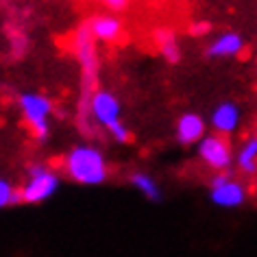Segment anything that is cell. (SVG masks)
Segmentation results:
<instances>
[{
  "instance_id": "12",
  "label": "cell",
  "mask_w": 257,
  "mask_h": 257,
  "mask_svg": "<svg viewBox=\"0 0 257 257\" xmlns=\"http://www.w3.org/2000/svg\"><path fill=\"white\" fill-rule=\"evenodd\" d=\"M128 181H131V185L146 198V201H153V203L162 201V188H159L157 179L153 175H149V172H142V170L133 172Z\"/></svg>"
},
{
  "instance_id": "15",
  "label": "cell",
  "mask_w": 257,
  "mask_h": 257,
  "mask_svg": "<svg viewBox=\"0 0 257 257\" xmlns=\"http://www.w3.org/2000/svg\"><path fill=\"white\" fill-rule=\"evenodd\" d=\"M157 44L168 55V59H177V40L172 33H157Z\"/></svg>"
},
{
  "instance_id": "17",
  "label": "cell",
  "mask_w": 257,
  "mask_h": 257,
  "mask_svg": "<svg viewBox=\"0 0 257 257\" xmlns=\"http://www.w3.org/2000/svg\"><path fill=\"white\" fill-rule=\"evenodd\" d=\"M133 0H100V5L109 11H113V14H120V11H124L128 5H131Z\"/></svg>"
},
{
  "instance_id": "2",
  "label": "cell",
  "mask_w": 257,
  "mask_h": 257,
  "mask_svg": "<svg viewBox=\"0 0 257 257\" xmlns=\"http://www.w3.org/2000/svg\"><path fill=\"white\" fill-rule=\"evenodd\" d=\"M22 120L29 126L31 138L46 142L50 138V118H53V100L42 92H22L18 96Z\"/></svg>"
},
{
  "instance_id": "18",
  "label": "cell",
  "mask_w": 257,
  "mask_h": 257,
  "mask_svg": "<svg viewBox=\"0 0 257 257\" xmlns=\"http://www.w3.org/2000/svg\"><path fill=\"white\" fill-rule=\"evenodd\" d=\"M255 136H257V133H255Z\"/></svg>"
},
{
  "instance_id": "5",
  "label": "cell",
  "mask_w": 257,
  "mask_h": 257,
  "mask_svg": "<svg viewBox=\"0 0 257 257\" xmlns=\"http://www.w3.org/2000/svg\"><path fill=\"white\" fill-rule=\"evenodd\" d=\"M209 198L216 207L235 209L246 203L248 190H246V185L233 179L229 172H216L209 181Z\"/></svg>"
},
{
  "instance_id": "3",
  "label": "cell",
  "mask_w": 257,
  "mask_h": 257,
  "mask_svg": "<svg viewBox=\"0 0 257 257\" xmlns=\"http://www.w3.org/2000/svg\"><path fill=\"white\" fill-rule=\"evenodd\" d=\"M61 188V175L48 164H33L20 185L22 205H42L50 201Z\"/></svg>"
},
{
  "instance_id": "6",
  "label": "cell",
  "mask_w": 257,
  "mask_h": 257,
  "mask_svg": "<svg viewBox=\"0 0 257 257\" xmlns=\"http://www.w3.org/2000/svg\"><path fill=\"white\" fill-rule=\"evenodd\" d=\"M87 113L94 124L107 131L113 124L122 122V102L109 89H94L87 98Z\"/></svg>"
},
{
  "instance_id": "1",
  "label": "cell",
  "mask_w": 257,
  "mask_h": 257,
  "mask_svg": "<svg viewBox=\"0 0 257 257\" xmlns=\"http://www.w3.org/2000/svg\"><path fill=\"white\" fill-rule=\"evenodd\" d=\"M63 172L72 183L96 188L109 179V162L102 149L96 144L83 142L72 146L63 155Z\"/></svg>"
},
{
  "instance_id": "13",
  "label": "cell",
  "mask_w": 257,
  "mask_h": 257,
  "mask_svg": "<svg viewBox=\"0 0 257 257\" xmlns=\"http://www.w3.org/2000/svg\"><path fill=\"white\" fill-rule=\"evenodd\" d=\"M92 42H94V37L89 33V29H83L79 37H76V53H79V59L87 72H92L96 68V55L92 50Z\"/></svg>"
},
{
  "instance_id": "16",
  "label": "cell",
  "mask_w": 257,
  "mask_h": 257,
  "mask_svg": "<svg viewBox=\"0 0 257 257\" xmlns=\"http://www.w3.org/2000/svg\"><path fill=\"white\" fill-rule=\"evenodd\" d=\"M107 136L113 140V142H120V144H124L131 140V131H128V126L124 124V120L118 122V124H113L111 128H107Z\"/></svg>"
},
{
  "instance_id": "14",
  "label": "cell",
  "mask_w": 257,
  "mask_h": 257,
  "mask_svg": "<svg viewBox=\"0 0 257 257\" xmlns=\"http://www.w3.org/2000/svg\"><path fill=\"white\" fill-rule=\"evenodd\" d=\"M20 188H16L14 181H9L7 177H0V209L14 207V205H20Z\"/></svg>"
},
{
  "instance_id": "9",
  "label": "cell",
  "mask_w": 257,
  "mask_h": 257,
  "mask_svg": "<svg viewBox=\"0 0 257 257\" xmlns=\"http://www.w3.org/2000/svg\"><path fill=\"white\" fill-rule=\"evenodd\" d=\"M87 29H89V33H92L94 42H102V44L120 42L122 33H124V24H122V20L118 16H109V14L92 18L87 24Z\"/></svg>"
},
{
  "instance_id": "11",
  "label": "cell",
  "mask_w": 257,
  "mask_h": 257,
  "mask_svg": "<svg viewBox=\"0 0 257 257\" xmlns=\"http://www.w3.org/2000/svg\"><path fill=\"white\" fill-rule=\"evenodd\" d=\"M235 168L242 175H255L257 172V136L246 138L235 151Z\"/></svg>"
},
{
  "instance_id": "10",
  "label": "cell",
  "mask_w": 257,
  "mask_h": 257,
  "mask_svg": "<svg viewBox=\"0 0 257 257\" xmlns=\"http://www.w3.org/2000/svg\"><path fill=\"white\" fill-rule=\"evenodd\" d=\"M242 50H244L242 35L233 33V31H227V33H220L209 42L207 57H211V59H231V57L240 55Z\"/></svg>"
},
{
  "instance_id": "7",
  "label": "cell",
  "mask_w": 257,
  "mask_h": 257,
  "mask_svg": "<svg viewBox=\"0 0 257 257\" xmlns=\"http://www.w3.org/2000/svg\"><path fill=\"white\" fill-rule=\"evenodd\" d=\"M175 136L177 142L183 146H196L201 140L207 136V122L203 115H198L194 111L181 113L175 124Z\"/></svg>"
},
{
  "instance_id": "8",
  "label": "cell",
  "mask_w": 257,
  "mask_h": 257,
  "mask_svg": "<svg viewBox=\"0 0 257 257\" xmlns=\"http://www.w3.org/2000/svg\"><path fill=\"white\" fill-rule=\"evenodd\" d=\"M240 107L235 105V102L231 100H224L220 102V105H216L214 109H211L209 113V126L214 128V133H218V136H231V133L237 131V126H240Z\"/></svg>"
},
{
  "instance_id": "4",
  "label": "cell",
  "mask_w": 257,
  "mask_h": 257,
  "mask_svg": "<svg viewBox=\"0 0 257 257\" xmlns=\"http://www.w3.org/2000/svg\"><path fill=\"white\" fill-rule=\"evenodd\" d=\"M196 155L214 172H229V168L235 164V153L229 140L218 133H209L196 144Z\"/></svg>"
}]
</instances>
